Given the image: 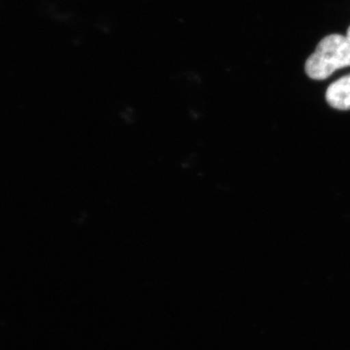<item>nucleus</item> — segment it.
Masks as SVG:
<instances>
[{
    "mask_svg": "<svg viewBox=\"0 0 350 350\" xmlns=\"http://www.w3.org/2000/svg\"><path fill=\"white\" fill-rule=\"evenodd\" d=\"M350 66V38L330 34L322 39L306 63V72L314 80L330 77L336 70Z\"/></svg>",
    "mask_w": 350,
    "mask_h": 350,
    "instance_id": "1",
    "label": "nucleus"
},
{
    "mask_svg": "<svg viewBox=\"0 0 350 350\" xmlns=\"http://www.w3.org/2000/svg\"><path fill=\"white\" fill-rule=\"evenodd\" d=\"M326 100L336 109H350V75L332 83L326 91Z\"/></svg>",
    "mask_w": 350,
    "mask_h": 350,
    "instance_id": "2",
    "label": "nucleus"
},
{
    "mask_svg": "<svg viewBox=\"0 0 350 350\" xmlns=\"http://www.w3.org/2000/svg\"><path fill=\"white\" fill-rule=\"evenodd\" d=\"M347 36L350 38V27H349V29H347Z\"/></svg>",
    "mask_w": 350,
    "mask_h": 350,
    "instance_id": "3",
    "label": "nucleus"
}]
</instances>
